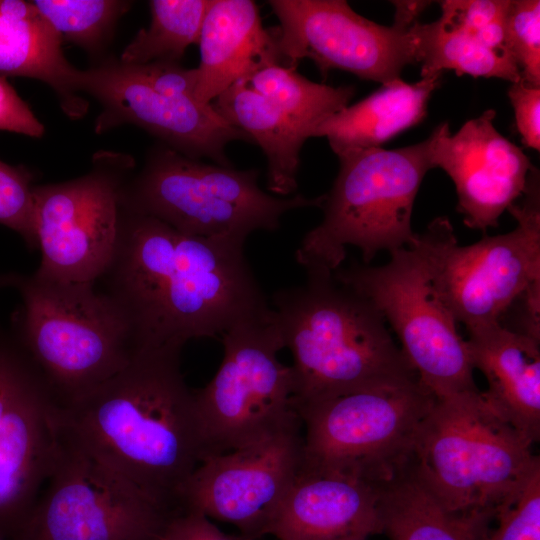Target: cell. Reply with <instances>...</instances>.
<instances>
[{
    "instance_id": "1",
    "label": "cell",
    "mask_w": 540,
    "mask_h": 540,
    "mask_svg": "<svg viewBox=\"0 0 540 540\" xmlns=\"http://www.w3.org/2000/svg\"><path fill=\"white\" fill-rule=\"evenodd\" d=\"M126 212L112 261L97 281L126 315L140 347L183 348L270 311L244 243L186 235Z\"/></svg>"
},
{
    "instance_id": "2",
    "label": "cell",
    "mask_w": 540,
    "mask_h": 540,
    "mask_svg": "<svg viewBox=\"0 0 540 540\" xmlns=\"http://www.w3.org/2000/svg\"><path fill=\"white\" fill-rule=\"evenodd\" d=\"M179 347H139L120 372L65 408L59 427L148 496L177 511L205 456Z\"/></svg>"
},
{
    "instance_id": "3",
    "label": "cell",
    "mask_w": 540,
    "mask_h": 540,
    "mask_svg": "<svg viewBox=\"0 0 540 540\" xmlns=\"http://www.w3.org/2000/svg\"><path fill=\"white\" fill-rule=\"evenodd\" d=\"M303 285L272 297L284 348L293 356L294 408L354 390L418 377L386 321L333 273L306 271Z\"/></svg>"
},
{
    "instance_id": "4",
    "label": "cell",
    "mask_w": 540,
    "mask_h": 540,
    "mask_svg": "<svg viewBox=\"0 0 540 540\" xmlns=\"http://www.w3.org/2000/svg\"><path fill=\"white\" fill-rule=\"evenodd\" d=\"M0 283L19 297L5 335L42 380L58 409L120 372L139 348L126 315L96 282L18 273Z\"/></svg>"
},
{
    "instance_id": "5",
    "label": "cell",
    "mask_w": 540,
    "mask_h": 540,
    "mask_svg": "<svg viewBox=\"0 0 540 540\" xmlns=\"http://www.w3.org/2000/svg\"><path fill=\"white\" fill-rule=\"evenodd\" d=\"M533 444L477 390L435 399L406 467L449 511L495 518L540 470Z\"/></svg>"
},
{
    "instance_id": "6",
    "label": "cell",
    "mask_w": 540,
    "mask_h": 540,
    "mask_svg": "<svg viewBox=\"0 0 540 540\" xmlns=\"http://www.w3.org/2000/svg\"><path fill=\"white\" fill-rule=\"evenodd\" d=\"M338 156L340 168L320 208L321 223L308 231L296 250L305 271L334 273L346 257V246L360 249L364 264L381 251L413 243L414 201L430 169V139L387 150H351Z\"/></svg>"
},
{
    "instance_id": "7",
    "label": "cell",
    "mask_w": 540,
    "mask_h": 540,
    "mask_svg": "<svg viewBox=\"0 0 540 540\" xmlns=\"http://www.w3.org/2000/svg\"><path fill=\"white\" fill-rule=\"evenodd\" d=\"M256 169L206 164L160 149L126 191V211L156 218L191 236L244 243L254 231H275L292 210L321 207L324 195L275 197L258 185Z\"/></svg>"
},
{
    "instance_id": "8",
    "label": "cell",
    "mask_w": 540,
    "mask_h": 540,
    "mask_svg": "<svg viewBox=\"0 0 540 540\" xmlns=\"http://www.w3.org/2000/svg\"><path fill=\"white\" fill-rule=\"evenodd\" d=\"M539 180L534 166L521 203L508 207L517 221L513 231L460 246L450 220L441 216L410 246L423 256L440 301L468 331L499 322L511 303L540 280Z\"/></svg>"
},
{
    "instance_id": "9",
    "label": "cell",
    "mask_w": 540,
    "mask_h": 540,
    "mask_svg": "<svg viewBox=\"0 0 540 540\" xmlns=\"http://www.w3.org/2000/svg\"><path fill=\"white\" fill-rule=\"evenodd\" d=\"M435 396L418 377L378 384L296 412L302 422V467L353 474L384 483L408 464Z\"/></svg>"
},
{
    "instance_id": "10",
    "label": "cell",
    "mask_w": 540,
    "mask_h": 540,
    "mask_svg": "<svg viewBox=\"0 0 540 540\" xmlns=\"http://www.w3.org/2000/svg\"><path fill=\"white\" fill-rule=\"evenodd\" d=\"M44 484L46 489L11 540H160L178 511L96 458L58 423Z\"/></svg>"
},
{
    "instance_id": "11",
    "label": "cell",
    "mask_w": 540,
    "mask_h": 540,
    "mask_svg": "<svg viewBox=\"0 0 540 540\" xmlns=\"http://www.w3.org/2000/svg\"><path fill=\"white\" fill-rule=\"evenodd\" d=\"M221 338L216 374L194 390L205 456L251 444L298 416L292 368L278 358L284 344L272 309L237 323Z\"/></svg>"
},
{
    "instance_id": "12",
    "label": "cell",
    "mask_w": 540,
    "mask_h": 540,
    "mask_svg": "<svg viewBox=\"0 0 540 540\" xmlns=\"http://www.w3.org/2000/svg\"><path fill=\"white\" fill-rule=\"evenodd\" d=\"M333 278L365 297L381 313L420 382L436 399L479 390L466 341L440 301L417 249L394 250L382 266L354 263L339 268Z\"/></svg>"
},
{
    "instance_id": "13",
    "label": "cell",
    "mask_w": 540,
    "mask_h": 540,
    "mask_svg": "<svg viewBox=\"0 0 540 540\" xmlns=\"http://www.w3.org/2000/svg\"><path fill=\"white\" fill-rule=\"evenodd\" d=\"M296 416L241 448L202 458L179 493L180 509L234 525L240 540L269 535L303 461Z\"/></svg>"
},
{
    "instance_id": "14",
    "label": "cell",
    "mask_w": 540,
    "mask_h": 540,
    "mask_svg": "<svg viewBox=\"0 0 540 540\" xmlns=\"http://www.w3.org/2000/svg\"><path fill=\"white\" fill-rule=\"evenodd\" d=\"M280 21L277 46L284 66L312 60L326 77L333 69L388 85L419 62L414 24L394 17L383 26L357 14L343 0H270Z\"/></svg>"
},
{
    "instance_id": "15",
    "label": "cell",
    "mask_w": 540,
    "mask_h": 540,
    "mask_svg": "<svg viewBox=\"0 0 540 540\" xmlns=\"http://www.w3.org/2000/svg\"><path fill=\"white\" fill-rule=\"evenodd\" d=\"M119 179L109 172L33 187L40 278L96 282L109 267L121 222Z\"/></svg>"
},
{
    "instance_id": "16",
    "label": "cell",
    "mask_w": 540,
    "mask_h": 540,
    "mask_svg": "<svg viewBox=\"0 0 540 540\" xmlns=\"http://www.w3.org/2000/svg\"><path fill=\"white\" fill-rule=\"evenodd\" d=\"M75 87L102 106L96 122L98 133L120 124H134L187 157H207L225 167H232L225 154L228 143L253 142L212 104L160 92L133 65L111 61L87 70L78 69Z\"/></svg>"
},
{
    "instance_id": "17",
    "label": "cell",
    "mask_w": 540,
    "mask_h": 540,
    "mask_svg": "<svg viewBox=\"0 0 540 540\" xmlns=\"http://www.w3.org/2000/svg\"><path fill=\"white\" fill-rule=\"evenodd\" d=\"M486 110L451 134L448 123L430 135L431 164L452 179L464 224L485 233L525 191L534 168L521 148L502 136Z\"/></svg>"
},
{
    "instance_id": "18",
    "label": "cell",
    "mask_w": 540,
    "mask_h": 540,
    "mask_svg": "<svg viewBox=\"0 0 540 540\" xmlns=\"http://www.w3.org/2000/svg\"><path fill=\"white\" fill-rule=\"evenodd\" d=\"M380 533L379 485L302 466L269 531L278 540H354Z\"/></svg>"
},
{
    "instance_id": "19",
    "label": "cell",
    "mask_w": 540,
    "mask_h": 540,
    "mask_svg": "<svg viewBox=\"0 0 540 540\" xmlns=\"http://www.w3.org/2000/svg\"><path fill=\"white\" fill-rule=\"evenodd\" d=\"M200 63L196 68L195 97L211 104L239 80L281 63L276 31L262 26L257 5L251 0H211L198 40Z\"/></svg>"
},
{
    "instance_id": "20",
    "label": "cell",
    "mask_w": 540,
    "mask_h": 540,
    "mask_svg": "<svg viewBox=\"0 0 540 540\" xmlns=\"http://www.w3.org/2000/svg\"><path fill=\"white\" fill-rule=\"evenodd\" d=\"M473 369L485 376L490 406L534 443L540 437V342L493 323L469 330Z\"/></svg>"
},
{
    "instance_id": "21",
    "label": "cell",
    "mask_w": 540,
    "mask_h": 540,
    "mask_svg": "<svg viewBox=\"0 0 540 540\" xmlns=\"http://www.w3.org/2000/svg\"><path fill=\"white\" fill-rule=\"evenodd\" d=\"M62 39L32 1L0 0V74L48 84L69 117L87 109L75 87L78 69L65 58Z\"/></svg>"
},
{
    "instance_id": "22",
    "label": "cell",
    "mask_w": 540,
    "mask_h": 540,
    "mask_svg": "<svg viewBox=\"0 0 540 540\" xmlns=\"http://www.w3.org/2000/svg\"><path fill=\"white\" fill-rule=\"evenodd\" d=\"M441 75L416 83L398 79L361 101L343 108L321 123L313 137H326L336 155L379 148L426 116L428 100Z\"/></svg>"
},
{
    "instance_id": "23",
    "label": "cell",
    "mask_w": 540,
    "mask_h": 540,
    "mask_svg": "<svg viewBox=\"0 0 540 540\" xmlns=\"http://www.w3.org/2000/svg\"><path fill=\"white\" fill-rule=\"evenodd\" d=\"M215 110L247 133L267 158V189L285 197L297 189L300 151L307 132L283 111L239 80L215 99Z\"/></svg>"
},
{
    "instance_id": "24",
    "label": "cell",
    "mask_w": 540,
    "mask_h": 540,
    "mask_svg": "<svg viewBox=\"0 0 540 540\" xmlns=\"http://www.w3.org/2000/svg\"><path fill=\"white\" fill-rule=\"evenodd\" d=\"M379 511L390 540H485L495 519L449 511L407 467L379 484Z\"/></svg>"
},
{
    "instance_id": "25",
    "label": "cell",
    "mask_w": 540,
    "mask_h": 540,
    "mask_svg": "<svg viewBox=\"0 0 540 540\" xmlns=\"http://www.w3.org/2000/svg\"><path fill=\"white\" fill-rule=\"evenodd\" d=\"M418 42L421 78L453 70L458 76L501 78L511 83L520 79L513 57L488 48L472 33L439 18L414 24Z\"/></svg>"
},
{
    "instance_id": "26",
    "label": "cell",
    "mask_w": 540,
    "mask_h": 540,
    "mask_svg": "<svg viewBox=\"0 0 540 540\" xmlns=\"http://www.w3.org/2000/svg\"><path fill=\"white\" fill-rule=\"evenodd\" d=\"M245 83L302 127L309 138L321 123L347 107L355 93L352 86L310 81L280 63L258 70Z\"/></svg>"
},
{
    "instance_id": "27",
    "label": "cell",
    "mask_w": 540,
    "mask_h": 540,
    "mask_svg": "<svg viewBox=\"0 0 540 540\" xmlns=\"http://www.w3.org/2000/svg\"><path fill=\"white\" fill-rule=\"evenodd\" d=\"M211 0H152L151 22L124 48L120 62L144 65L174 62L186 49L198 44L205 14Z\"/></svg>"
},
{
    "instance_id": "28",
    "label": "cell",
    "mask_w": 540,
    "mask_h": 540,
    "mask_svg": "<svg viewBox=\"0 0 540 540\" xmlns=\"http://www.w3.org/2000/svg\"><path fill=\"white\" fill-rule=\"evenodd\" d=\"M44 19L65 39L88 51L98 49L131 2L118 0H34Z\"/></svg>"
},
{
    "instance_id": "29",
    "label": "cell",
    "mask_w": 540,
    "mask_h": 540,
    "mask_svg": "<svg viewBox=\"0 0 540 540\" xmlns=\"http://www.w3.org/2000/svg\"><path fill=\"white\" fill-rule=\"evenodd\" d=\"M507 48L520 78L540 87V1L510 0L505 16Z\"/></svg>"
},
{
    "instance_id": "30",
    "label": "cell",
    "mask_w": 540,
    "mask_h": 540,
    "mask_svg": "<svg viewBox=\"0 0 540 540\" xmlns=\"http://www.w3.org/2000/svg\"><path fill=\"white\" fill-rule=\"evenodd\" d=\"M45 392L32 366L0 333V432L28 402Z\"/></svg>"
},
{
    "instance_id": "31",
    "label": "cell",
    "mask_w": 540,
    "mask_h": 540,
    "mask_svg": "<svg viewBox=\"0 0 540 540\" xmlns=\"http://www.w3.org/2000/svg\"><path fill=\"white\" fill-rule=\"evenodd\" d=\"M0 223L20 234L29 247H37L30 178L25 172L1 161Z\"/></svg>"
},
{
    "instance_id": "32",
    "label": "cell",
    "mask_w": 540,
    "mask_h": 540,
    "mask_svg": "<svg viewBox=\"0 0 540 540\" xmlns=\"http://www.w3.org/2000/svg\"><path fill=\"white\" fill-rule=\"evenodd\" d=\"M495 519L497 528L490 530L485 540H540V470Z\"/></svg>"
},
{
    "instance_id": "33",
    "label": "cell",
    "mask_w": 540,
    "mask_h": 540,
    "mask_svg": "<svg viewBox=\"0 0 540 540\" xmlns=\"http://www.w3.org/2000/svg\"><path fill=\"white\" fill-rule=\"evenodd\" d=\"M508 96L515 113L516 126L527 148L540 150V87L521 78L511 83Z\"/></svg>"
},
{
    "instance_id": "34",
    "label": "cell",
    "mask_w": 540,
    "mask_h": 540,
    "mask_svg": "<svg viewBox=\"0 0 540 540\" xmlns=\"http://www.w3.org/2000/svg\"><path fill=\"white\" fill-rule=\"evenodd\" d=\"M499 324L540 342V280L531 283L511 303Z\"/></svg>"
},
{
    "instance_id": "35",
    "label": "cell",
    "mask_w": 540,
    "mask_h": 540,
    "mask_svg": "<svg viewBox=\"0 0 540 540\" xmlns=\"http://www.w3.org/2000/svg\"><path fill=\"white\" fill-rule=\"evenodd\" d=\"M0 130L30 137H41L44 134L43 124L2 75H0Z\"/></svg>"
},
{
    "instance_id": "36",
    "label": "cell",
    "mask_w": 540,
    "mask_h": 540,
    "mask_svg": "<svg viewBox=\"0 0 540 540\" xmlns=\"http://www.w3.org/2000/svg\"><path fill=\"white\" fill-rule=\"evenodd\" d=\"M160 540H240L214 525L205 515L180 509L169 519Z\"/></svg>"
},
{
    "instance_id": "37",
    "label": "cell",
    "mask_w": 540,
    "mask_h": 540,
    "mask_svg": "<svg viewBox=\"0 0 540 540\" xmlns=\"http://www.w3.org/2000/svg\"><path fill=\"white\" fill-rule=\"evenodd\" d=\"M354 540H367V539H363V538H361V539H354Z\"/></svg>"
},
{
    "instance_id": "38",
    "label": "cell",
    "mask_w": 540,
    "mask_h": 540,
    "mask_svg": "<svg viewBox=\"0 0 540 540\" xmlns=\"http://www.w3.org/2000/svg\"><path fill=\"white\" fill-rule=\"evenodd\" d=\"M1 540V539H0Z\"/></svg>"
}]
</instances>
